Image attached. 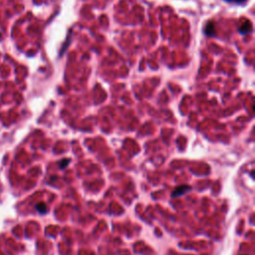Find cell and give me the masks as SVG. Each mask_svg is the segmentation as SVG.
Instances as JSON below:
<instances>
[{
	"label": "cell",
	"mask_w": 255,
	"mask_h": 255,
	"mask_svg": "<svg viewBox=\"0 0 255 255\" xmlns=\"http://www.w3.org/2000/svg\"><path fill=\"white\" fill-rule=\"evenodd\" d=\"M190 189H191V188H190L189 185H181V186H178V188H177L174 190V191H172L171 195H172V197L181 196L182 195H184V193L188 192Z\"/></svg>",
	"instance_id": "1"
},
{
	"label": "cell",
	"mask_w": 255,
	"mask_h": 255,
	"mask_svg": "<svg viewBox=\"0 0 255 255\" xmlns=\"http://www.w3.org/2000/svg\"><path fill=\"white\" fill-rule=\"evenodd\" d=\"M238 30L242 35H245L247 33H249V32H251V30H252V24H251L250 21H246L245 23L242 24L241 26H240V28Z\"/></svg>",
	"instance_id": "2"
},
{
	"label": "cell",
	"mask_w": 255,
	"mask_h": 255,
	"mask_svg": "<svg viewBox=\"0 0 255 255\" xmlns=\"http://www.w3.org/2000/svg\"><path fill=\"white\" fill-rule=\"evenodd\" d=\"M204 34H205L206 36H209V37H211V36H213L214 35V32H215V29H214V24L211 22H208L206 23L205 25V27H204Z\"/></svg>",
	"instance_id": "3"
},
{
	"label": "cell",
	"mask_w": 255,
	"mask_h": 255,
	"mask_svg": "<svg viewBox=\"0 0 255 255\" xmlns=\"http://www.w3.org/2000/svg\"><path fill=\"white\" fill-rule=\"evenodd\" d=\"M36 209H37L38 212H40L42 214L47 212V206H46V204L43 203V202L38 203L37 205H36Z\"/></svg>",
	"instance_id": "4"
},
{
	"label": "cell",
	"mask_w": 255,
	"mask_h": 255,
	"mask_svg": "<svg viewBox=\"0 0 255 255\" xmlns=\"http://www.w3.org/2000/svg\"><path fill=\"white\" fill-rule=\"evenodd\" d=\"M70 161V160H61L60 161V167L61 168H64V167H66L68 166V163Z\"/></svg>",
	"instance_id": "5"
},
{
	"label": "cell",
	"mask_w": 255,
	"mask_h": 255,
	"mask_svg": "<svg viewBox=\"0 0 255 255\" xmlns=\"http://www.w3.org/2000/svg\"><path fill=\"white\" fill-rule=\"evenodd\" d=\"M226 2H230V3H235V4H241V3H244L246 0H224Z\"/></svg>",
	"instance_id": "6"
},
{
	"label": "cell",
	"mask_w": 255,
	"mask_h": 255,
	"mask_svg": "<svg viewBox=\"0 0 255 255\" xmlns=\"http://www.w3.org/2000/svg\"><path fill=\"white\" fill-rule=\"evenodd\" d=\"M0 38H1V35H0Z\"/></svg>",
	"instance_id": "7"
}]
</instances>
